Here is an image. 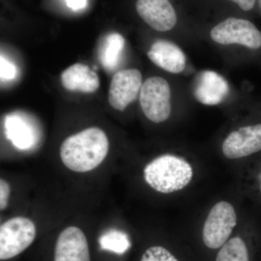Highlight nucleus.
<instances>
[{"label": "nucleus", "instance_id": "obj_1", "mask_svg": "<svg viewBox=\"0 0 261 261\" xmlns=\"http://www.w3.org/2000/svg\"><path fill=\"white\" fill-rule=\"evenodd\" d=\"M109 150L106 134L92 127L65 139L61 147V159L65 167L74 172L94 170L106 159Z\"/></svg>", "mask_w": 261, "mask_h": 261}, {"label": "nucleus", "instance_id": "obj_2", "mask_svg": "<svg viewBox=\"0 0 261 261\" xmlns=\"http://www.w3.org/2000/svg\"><path fill=\"white\" fill-rule=\"evenodd\" d=\"M193 170L186 160L166 154L156 158L146 166L144 178L149 187L163 194L183 190L190 183Z\"/></svg>", "mask_w": 261, "mask_h": 261}, {"label": "nucleus", "instance_id": "obj_3", "mask_svg": "<svg viewBox=\"0 0 261 261\" xmlns=\"http://www.w3.org/2000/svg\"><path fill=\"white\" fill-rule=\"evenodd\" d=\"M139 99L141 109L149 121L163 123L171 116V86L162 77L147 79L142 84Z\"/></svg>", "mask_w": 261, "mask_h": 261}, {"label": "nucleus", "instance_id": "obj_4", "mask_svg": "<svg viewBox=\"0 0 261 261\" xmlns=\"http://www.w3.org/2000/svg\"><path fill=\"white\" fill-rule=\"evenodd\" d=\"M213 42L220 45H240L250 49L261 47V33L250 20L226 18L211 29Z\"/></svg>", "mask_w": 261, "mask_h": 261}, {"label": "nucleus", "instance_id": "obj_5", "mask_svg": "<svg viewBox=\"0 0 261 261\" xmlns=\"http://www.w3.org/2000/svg\"><path fill=\"white\" fill-rule=\"evenodd\" d=\"M36 226L28 218H13L0 227V259L9 260L23 252L36 238Z\"/></svg>", "mask_w": 261, "mask_h": 261}, {"label": "nucleus", "instance_id": "obj_6", "mask_svg": "<svg viewBox=\"0 0 261 261\" xmlns=\"http://www.w3.org/2000/svg\"><path fill=\"white\" fill-rule=\"evenodd\" d=\"M236 225L237 215L233 205L226 201L218 202L211 209L204 224V243L211 249L222 247Z\"/></svg>", "mask_w": 261, "mask_h": 261}, {"label": "nucleus", "instance_id": "obj_7", "mask_svg": "<svg viewBox=\"0 0 261 261\" xmlns=\"http://www.w3.org/2000/svg\"><path fill=\"white\" fill-rule=\"evenodd\" d=\"M142 75L138 69L121 70L113 75L108 91V102L117 111H123L140 97Z\"/></svg>", "mask_w": 261, "mask_h": 261}, {"label": "nucleus", "instance_id": "obj_8", "mask_svg": "<svg viewBox=\"0 0 261 261\" xmlns=\"http://www.w3.org/2000/svg\"><path fill=\"white\" fill-rule=\"evenodd\" d=\"M261 149V123L241 127L231 132L222 145L223 153L228 159H238Z\"/></svg>", "mask_w": 261, "mask_h": 261}, {"label": "nucleus", "instance_id": "obj_9", "mask_svg": "<svg viewBox=\"0 0 261 261\" xmlns=\"http://www.w3.org/2000/svg\"><path fill=\"white\" fill-rule=\"evenodd\" d=\"M136 10L149 27L159 32L172 30L177 15L169 0H137Z\"/></svg>", "mask_w": 261, "mask_h": 261}, {"label": "nucleus", "instance_id": "obj_10", "mask_svg": "<svg viewBox=\"0 0 261 261\" xmlns=\"http://www.w3.org/2000/svg\"><path fill=\"white\" fill-rule=\"evenodd\" d=\"M54 261H90L88 242L80 228L69 226L60 233Z\"/></svg>", "mask_w": 261, "mask_h": 261}, {"label": "nucleus", "instance_id": "obj_11", "mask_svg": "<svg viewBox=\"0 0 261 261\" xmlns=\"http://www.w3.org/2000/svg\"><path fill=\"white\" fill-rule=\"evenodd\" d=\"M156 66L173 74H179L187 67V57L181 47L167 40L156 41L147 51Z\"/></svg>", "mask_w": 261, "mask_h": 261}, {"label": "nucleus", "instance_id": "obj_12", "mask_svg": "<svg viewBox=\"0 0 261 261\" xmlns=\"http://www.w3.org/2000/svg\"><path fill=\"white\" fill-rule=\"evenodd\" d=\"M229 93V85L222 75L212 70H204L199 75L195 88L196 99L206 106H216Z\"/></svg>", "mask_w": 261, "mask_h": 261}, {"label": "nucleus", "instance_id": "obj_13", "mask_svg": "<svg viewBox=\"0 0 261 261\" xmlns=\"http://www.w3.org/2000/svg\"><path fill=\"white\" fill-rule=\"evenodd\" d=\"M61 84L66 90L94 93L100 85L97 73L83 63H75L61 73Z\"/></svg>", "mask_w": 261, "mask_h": 261}, {"label": "nucleus", "instance_id": "obj_14", "mask_svg": "<svg viewBox=\"0 0 261 261\" xmlns=\"http://www.w3.org/2000/svg\"><path fill=\"white\" fill-rule=\"evenodd\" d=\"M5 135L17 148L27 149L32 147L34 134L23 118L17 115H10L5 118Z\"/></svg>", "mask_w": 261, "mask_h": 261}, {"label": "nucleus", "instance_id": "obj_15", "mask_svg": "<svg viewBox=\"0 0 261 261\" xmlns=\"http://www.w3.org/2000/svg\"><path fill=\"white\" fill-rule=\"evenodd\" d=\"M125 46L124 38L118 33L107 36L101 47L100 60L107 70H113L118 65Z\"/></svg>", "mask_w": 261, "mask_h": 261}, {"label": "nucleus", "instance_id": "obj_16", "mask_svg": "<svg viewBox=\"0 0 261 261\" xmlns=\"http://www.w3.org/2000/svg\"><path fill=\"white\" fill-rule=\"evenodd\" d=\"M99 243L102 250L119 255L125 253L132 246L128 235L116 229L109 230L103 233L99 238Z\"/></svg>", "mask_w": 261, "mask_h": 261}, {"label": "nucleus", "instance_id": "obj_17", "mask_svg": "<svg viewBox=\"0 0 261 261\" xmlns=\"http://www.w3.org/2000/svg\"><path fill=\"white\" fill-rule=\"evenodd\" d=\"M216 261H250L245 242L240 238L228 240L221 247Z\"/></svg>", "mask_w": 261, "mask_h": 261}, {"label": "nucleus", "instance_id": "obj_18", "mask_svg": "<svg viewBox=\"0 0 261 261\" xmlns=\"http://www.w3.org/2000/svg\"><path fill=\"white\" fill-rule=\"evenodd\" d=\"M141 261H178L167 249L161 246L149 247L143 254Z\"/></svg>", "mask_w": 261, "mask_h": 261}, {"label": "nucleus", "instance_id": "obj_19", "mask_svg": "<svg viewBox=\"0 0 261 261\" xmlns=\"http://www.w3.org/2000/svg\"><path fill=\"white\" fill-rule=\"evenodd\" d=\"M10 187L5 179L0 180V209L4 211L7 208L9 202Z\"/></svg>", "mask_w": 261, "mask_h": 261}, {"label": "nucleus", "instance_id": "obj_20", "mask_svg": "<svg viewBox=\"0 0 261 261\" xmlns=\"http://www.w3.org/2000/svg\"><path fill=\"white\" fill-rule=\"evenodd\" d=\"M1 77L5 80H13L16 75V68L15 65L7 61L1 57Z\"/></svg>", "mask_w": 261, "mask_h": 261}, {"label": "nucleus", "instance_id": "obj_21", "mask_svg": "<svg viewBox=\"0 0 261 261\" xmlns=\"http://www.w3.org/2000/svg\"><path fill=\"white\" fill-rule=\"evenodd\" d=\"M238 5L244 11H249L253 8L256 0H230Z\"/></svg>", "mask_w": 261, "mask_h": 261}, {"label": "nucleus", "instance_id": "obj_22", "mask_svg": "<svg viewBox=\"0 0 261 261\" xmlns=\"http://www.w3.org/2000/svg\"><path fill=\"white\" fill-rule=\"evenodd\" d=\"M68 8L73 10L83 9L87 5V0H65Z\"/></svg>", "mask_w": 261, "mask_h": 261}, {"label": "nucleus", "instance_id": "obj_23", "mask_svg": "<svg viewBox=\"0 0 261 261\" xmlns=\"http://www.w3.org/2000/svg\"><path fill=\"white\" fill-rule=\"evenodd\" d=\"M259 7H260V9L261 11V0H258Z\"/></svg>", "mask_w": 261, "mask_h": 261}, {"label": "nucleus", "instance_id": "obj_24", "mask_svg": "<svg viewBox=\"0 0 261 261\" xmlns=\"http://www.w3.org/2000/svg\"><path fill=\"white\" fill-rule=\"evenodd\" d=\"M260 190H261V174H260Z\"/></svg>", "mask_w": 261, "mask_h": 261}]
</instances>
